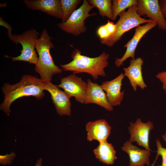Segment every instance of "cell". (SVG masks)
Returning a JSON list of instances; mask_svg holds the SVG:
<instances>
[{"instance_id": "1", "label": "cell", "mask_w": 166, "mask_h": 166, "mask_svg": "<svg viewBox=\"0 0 166 166\" xmlns=\"http://www.w3.org/2000/svg\"><path fill=\"white\" fill-rule=\"evenodd\" d=\"M45 84L40 78L30 75L23 76L20 81L15 84L5 83L2 88L4 96L3 101L0 105V110L9 116L11 112V104L18 99L32 96L38 100L42 99L45 95Z\"/></svg>"}, {"instance_id": "2", "label": "cell", "mask_w": 166, "mask_h": 166, "mask_svg": "<svg viewBox=\"0 0 166 166\" xmlns=\"http://www.w3.org/2000/svg\"><path fill=\"white\" fill-rule=\"evenodd\" d=\"M109 53L103 52L99 56L90 57L81 54V51L76 49L73 52L71 57L72 60L64 65H61L64 71H71L73 74L82 73L90 74L95 80L99 76H106L105 69L108 66Z\"/></svg>"}, {"instance_id": "3", "label": "cell", "mask_w": 166, "mask_h": 166, "mask_svg": "<svg viewBox=\"0 0 166 166\" xmlns=\"http://www.w3.org/2000/svg\"><path fill=\"white\" fill-rule=\"evenodd\" d=\"M54 47L47 30L44 29L37 41L35 46L38 57L35 70L45 83L51 81L53 75L61 73L63 71L62 69L55 64L50 54V49Z\"/></svg>"}, {"instance_id": "4", "label": "cell", "mask_w": 166, "mask_h": 166, "mask_svg": "<svg viewBox=\"0 0 166 166\" xmlns=\"http://www.w3.org/2000/svg\"><path fill=\"white\" fill-rule=\"evenodd\" d=\"M137 6V4L134 5L127 11H123L119 14V18L115 24V32L106 38L100 39L102 44L113 46L121 39L126 32L143 24L154 21L151 19H147L140 16L136 12Z\"/></svg>"}, {"instance_id": "5", "label": "cell", "mask_w": 166, "mask_h": 166, "mask_svg": "<svg viewBox=\"0 0 166 166\" xmlns=\"http://www.w3.org/2000/svg\"><path fill=\"white\" fill-rule=\"evenodd\" d=\"M38 36V33L33 29L19 34L13 35L9 39L17 45L18 43L21 45L22 49L21 51V54L16 57H10L7 55H5V57L11 58L13 61H25L36 65L38 57L35 49Z\"/></svg>"}, {"instance_id": "6", "label": "cell", "mask_w": 166, "mask_h": 166, "mask_svg": "<svg viewBox=\"0 0 166 166\" xmlns=\"http://www.w3.org/2000/svg\"><path fill=\"white\" fill-rule=\"evenodd\" d=\"M94 8L87 0H83L82 5L72 14L68 20L65 22L58 23V26L68 34L75 36L81 35L87 30L85 23V20L89 17L97 14L96 13H89Z\"/></svg>"}, {"instance_id": "7", "label": "cell", "mask_w": 166, "mask_h": 166, "mask_svg": "<svg viewBox=\"0 0 166 166\" xmlns=\"http://www.w3.org/2000/svg\"><path fill=\"white\" fill-rule=\"evenodd\" d=\"M57 86L63 89L71 97H74L77 102L84 104L88 85L81 77L73 74L62 78L60 84Z\"/></svg>"}, {"instance_id": "8", "label": "cell", "mask_w": 166, "mask_h": 166, "mask_svg": "<svg viewBox=\"0 0 166 166\" xmlns=\"http://www.w3.org/2000/svg\"><path fill=\"white\" fill-rule=\"evenodd\" d=\"M136 12L140 16H145L156 22L159 29L166 31V19L159 0H138Z\"/></svg>"}, {"instance_id": "9", "label": "cell", "mask_w": 166, "mask_h": 166, "mask_svg": "<svg viewBox=\"0 0 166 166\" xmlns=\"http://www.w3.org/2000/svg\"><path fill=\"white\" fill-rule=\"evenodd\" d=\"M129 123L128 129L130 137L128 141L132 143L136 142L145 149L151 151L149 146V137L150 131L154 128L153 123L150 121L143 122L140 118L137 119L135 122Z\"/></svg>"}, {"instance_id": "10", "label": "cell", "mask_w": 166, "mask_h": 166, "mask_svg": "<svg viewBox=\"0 0 166 166\" xmlns=\"http://www.w3.org/2000/svg\"><path fill=\"white\" fill-rule=\"evenodd\" d=\"M157 26L154 21L148 23L143 25L137 27L132 38L124 46L126 48V51L121 58H116L115 64L117 67H119L123 64V62L128 58L131 57L135 58V52L138 44L143 36L148 31Z\"/></svg>"}, {"instance_id": "11", "label": "cell", "mask_w": 166, "mask_h": 166, "mask_svg": "<svg viewBox=\"0 0 166 166\" xmlns=\"http://www.w3.org/2000/svg\"><path fill=\"white\" fill-rule=\"evenodd\" d=\"M44 89L50 94L57 113L61 116H70L71 104L69 95L51 81L45 83Z\"/></svg>"}, {"instance_id": "12", "label": "cell", "mask_w": 166, "mask_h": 166, "mask_svg": "<svg viewBox=\"0 0 166 166\" xmlns=\"http://www.w3.org/2000/svg\"><path fill=\"white\" fill-rule=\"evenodd\" d=\"M124 77L122 73L114 79L103 82L100 85L106 92L108 102L113 107L120 105L124 98V91L121 92V89Z\"/></svg>"}, {"instance_id": "13", "label": "cell", "mask_w": 166, "mask_h": 166, "mask_svg": "<svg viewBox=\"0 0 166 166\" xmlns=\"http://www.w3.org/2000/svg\"><path fill=\"white\" fill-rule=\"evenodd\" d=\"M85 127L89 141L96 140L100 142L107 140L111 133V126L104 119L89 122Z\"/></svg>"}, {"instance_id": "14", "label": "cell", "mask_w": 166, "mask_h": 166, "mask_svg": "<svg viewBox=\"0 0 166 166\" xmlns=\"http://www.w3.org/2000/svg\"><path fill=\"white\" fill-rule=\"evenodd\" d=\"M23 2L29 9L40 10L50 16L62 19L61 0H24Z\"/></svg>"}, {"instance_id": "15", "label": "cell", "mask_w": 166, "mask_h": 166, "mask_svg": "<svg viewBox=\"0 0 166 166\" xmlns=\"http://www.w3.org/2000/svg\"><path fill=\"white\" fill-rule=\"evenodd\" d=\"M143 60L141 57L132 59L130 61L129 66L124 68V75L128 78L130 83L134 91L139 86L142 89L147 87L144 81L142 71Z\"/></svg>"}, {"instance_id": "16", "label": "cell", "mask_w": 166, "mask_h": 166, "mask_svg": "<svg viewBox=\"0 0 166 166\" xmlns=\"http://www.w3.org/2000/svg\"><path fill=\"white\" fill-rule=\"evenodd\" d=\"M87 89L84 104L93 103L111 111L113 108L108 101L106 94L101 85L93 82L90 79L87 80Z\"/></svg>"}, {"instance_id": "17", "label": "cell", "mask_w": 166, "mask_h": 166, "mask_svg": "<svg viewBox=\"0 0 166 166\" xmlns=\"http://www.w3.org/2000/svg\"><path fill=\"white\" fill-rule=\"evenodd\" d=\"M121 148L129 155V166H144V164L150 165V151L141 149L128 140Z\"/></svg>"}, {"instance_id": "18", "label": "cell", "mask_w": 166, "mask_h": 166, "mask_svg": "<svg viewBox=\"0 0 166 166\" xmlns=\"http://www.w3.org/2000/svg\"><path fill=\"white\" fill-rule=\"evenodd\" d=\"M95 157L100 162L107 164H113L117 159L116 151L111 143L107 140L99 142L98 146L93 151Z\"/></svg>"}, {"instance_id": "19", "label": "cell", "mask_w": 166, "mask_h": 166, "mask_svg": "<svg viewBox=\"0 0 166 166\" xmlns=\"http://www.w3.org/2000/svg\"><path fill=\"white\" fill-rule=\"evenodd\" d=\"M89 3L99 10V14L113 20L111 0H88Z\"/></svg>"}, {"instance_id": "20", "label": "cell", "mask_w": 166, "mask_h": 166, "mask_svg": "<svg viewBox=\"0 0 166 166\" xmlns=\"http://www.w3.org/2000/svg\"><path fill=\"white\" fill-rule=\"evenodd\" d=\"M136 0H113L112 1V11L113 20H115L122 12L132 6L137 4Z\"/></svg>"}, {"instance_id": "21", "label": "cell", "mask_w": 166, "mask_h": 166, "mask_svg": "<svg viewBox=\"0 0 166 166\" xmlns=\"http://www.w3.org/2000/svg\"><path fill=\"white\" fill-rule=\"evenodd\" d=\"M81 0H61L62 11V22H66L77 9Z\"/></svg>"}, {"instance_id": "22", "label": "cell", "mask_w": 166, "mask_h": 166, "mask_svg": "<svg viewBox=\"0 0 166 166\" xmlns=\"http://www.w3.org/2000/svg\"><path fill=\"white\" fill-rule=\"evenodd\" d=\"M15 156V154L14 152L4 156L0 155V163L4 165L10 164H11Z\"/></svg>"}, {"instance_id": "23", "label": "cell", "mask_w": 166, "mask_h": 166, "mask_svg": "<svg viewBox=\"0 0 166 166\" xmlns=\"http://www.w3.org/2000/svg\"><path fill=\"white\" fill-rule=\"evenodd\" d=\"M97 34L100 39L106 38L110 35L105 25L101 26L98 27L97 31Z\"/></svg>"}, {"instance_id": "24", "label": "cell", "mask_w": 166, "mask_h": 166, "mask_svg": "<svg viewBox=\"0 0 166 166\" xmlns=\"http://www.w3.org/2000/svg\"><path fill=\"white\" fill-rule=\"evenodd\" d=\"M162 84V89L166 93V71L158 73L156 76Z\"/></svg>"}, {"instance_id": "25", "label": "cell", "mask_w": 166, "mask_h": 166, "mask_svg": "<svg viewBox=\"0 0 166 166\" xmlns=\"http://www.w3.org/2000/svg\"><path fill=\"white\" fill-rule=\"evenodd\" d=\"M0 25L7 29L8 31L7 35L9 38L10 39L13 35L11 33L13 28L9 24L5 21L1 16L0 17Z\"/></svg>"}, {"instance_id": "26", "label": "cell", "mask_w": 166, "mask_h": 166, "mask_svg": "<svg viewBox=\"0 0 166 166\" xmlns=\"http://www.w3.org/2000/svg\"><path fill=\"white\" fill-rule=\"evenodd\" d=\"M105 25L110 34V35L115 32L116 29V26L115 24H114L113 22H110L109 20Z\"/></svg>"}, {"instance_id": "27", "label": "cell", "mask_w": 166, "mask_h": 166, "mask_svg": "<svg viewBox=\"0 0 166 166\" xmlns=\"http://www.w3.org/2000/svg\"><path fill=\"white\" fill-rule=\"evenodd\" d=\"M159 2L162 12L166 18V0H160Z\"/></svg>"}, {"instance_id": "28", "label": "cell", "mask_w": 166, "mask_h": 166, "mask_svg": "<svg viewBox=\"0 0 166 166\" xmlns=\"http://www.w3.org/2000/svg\"><path fill=\"white\" fill-rule=\"evenodd\" d=\"M42 159L40 158L37 161L35 166H42Z\"/></svg>"}, {"instance_id": "29", "label": "cell", "mask_w": 166, "mask_h": 166, "mask_svg": "<svg viewBox=\"0 0 166 166\" xmlns=\"http://www.w3.org/2000/svg\"><path fill=\"white\" fill-rule=\"evenodd\" d=\"M6 3L0 4V7H4L6 6Z\"/></svg>"}, {"instance_id": "30", "label": "cell", "mask_w": 166, "mask_h": 166, "mask_svg": "<svg viewBox=\"0 0 166 166\" xmlns=\"http://www.w3.org/2000/svg\"><path fill=\"white\" fill-rule=\"evenodd\" d=\"M158 166H160V165H158Z\"/></svg>"}]
</instances>
